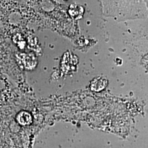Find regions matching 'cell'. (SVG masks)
Instances as JSON below:
<instances>
[{"label":"cell","instance_id":"cell-1","mask_svg":"<svg viewBox=\"0 0 148 148\" xmlns=\"http://www.w3.org/2000/svg\"><path fill=\"white\" fill-rule=\"evenodd\" d=\"M16 121L22 126H28L32 124V115L27 112L23 111L20 112L16 116Z\"/></svg>","mask_w":148,"mask_h":148}]
</instances>
